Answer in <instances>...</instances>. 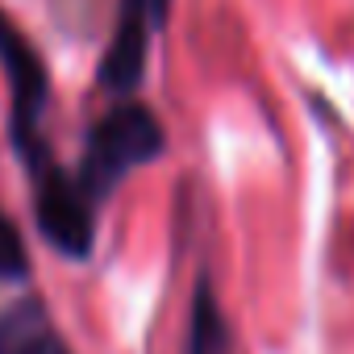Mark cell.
Instances as JSON below:
<instances>
[{"mask_svg": "<svg viewBox=\"0 0 354 354\" xmlns=\"http://www.w3.org/2000/svg\"><path fill=\"white\" fill-rule=\"evenodd\" d=\"M158 150H162L158 117L142 104H121L92 129L80 184L88 192H109L125 171H133L138 162H150Z\"/></svg>", "mask_w": 354, "mask_h": 354, "instance_id": "6da1fadb", "label": "cell"}, {"mask_svg": "<svg viewBox=\"0 0 354 354\" xmlns=\"http://www.w3.org/2000/svg\"><path fill=\"white\" fill-rule=\"evenodd\" d=\"M38 221L42 234L67 250L71 259L92 250V205H88V188L67 180L63 171H46L38 180Z\"/></svg>", "mask_w": 354, "mask_h": 354, "instance_id": "7a4b0ae2", "label": "cell"}, {"mask_svg": "<svg viewBox=\"0 0 354 354\" xmlns=\"http://www.w3.org/2000/svg\"><path fill=\"white\" fill-rule=\"evenodd\" d=\"M146 0H121V17L113 30V42L104 50V67L100 80L109 88H133L142 67H146Z\"/></svg>", "mask_w": 354, "mask_h": 354, "instance_id": "3957f363", "label": "cell"}, {"mask_svg": "<svg viewBox=\"0 0 354 354\" xmlns=\"http://www.w3.org/2000/svg\"><path fill=\"white\" fill-rule=\"evenodd\" d=\"M0 354H71L38 300H21L0 317Z\"/></svg>", "mask_w": 354, "mask_h": 354, "instance_id": "277c9868", "label": "cell"}, {"mask_svg": "<svg viewBox=\"0 0 354 354\" xmlns=\"http://www.w3.org/2000/svg\"><path fill=\"white\" fill-rule=\"evenodd\" d=\"M192 354H225V325L209 292L196 296V317H192Z\"/></svg>", "mask_w": 354, "mask_h": 354, "instance_id": "5b68a950", "label": "cell"}, {"mask_svg": "<svg viewBox=\"0 0 354 354\" xmlns=\"http://www.w3.org/2000/svg\"><path fill=\"white\" fill-rule=\"evenodd\" d=\"M26 242L17 234V225L0 213V279H21L26 275Z\"/></svg>", "mask_w": 354, "mask_h": 354, "instance_id": "8992f818", "label": "cell"}, {"mask_svg": "<svg viewBox=\"0 0 354 354\" xmlns=\"http://www.w3.org/2000/svg\"><path fill=\"white\" fill-rule=\"evenodd\" d=\"M158 5H162V0H158Z\"/></svg>", "mask_w": 354, "mask_h": 354, "instance_id": "52a82bcc", "label": "cell"}]
</instances>
